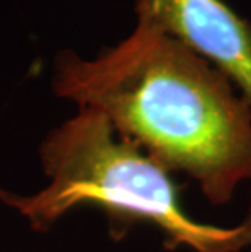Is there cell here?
Listing matches in <instances>:
<instances>
[{"label": "cell", "mask_w": 251, "mask_h": 252, "mask_svg": "<svg viewBox=\"0 0 251 252\" xmlns=\"http://www.w3.org/2000/svg\"><path fill=\"white\" fill-rule=\"evenodd\" d=\"M39 155L49 179L44 189L26 197L0 190V200L35 228H49L78 207H95L121 228L152 224L170 249L242 252L251 246V212L237 226L197 221L181 207L172 173L97 111L78 109L46 137Z\"/></svg>", "instance_id": "obj_2"}, {"label": "cell", "mask_w": 251, "mask_h": 252, "mask_svg": "<svg viewBox=\"0 0 251 252\" xmlns=\"http://www.w3.org/2000/svg\"><path fill=\"white\" fill-rule=\"evenodd\" d=\"M52 88L93 109L170 173L193 178L212 205L251 182V104L222 72L148 21L95 57H56Z\"/></svg>", "instance_id": "obj_1"}, {"label": "cell", "mask_w": 251, "mask_h": 252, "mask_svg": "<svg viewBox=\"0 0 251 252\" xmlns=\"http://www.w3.org/2000/svg\"><path fill=\"white\" fill-rule=\"evenodd\" d=\"M148 21L212 63L251 104V23L227 0H134Z\"/></svg>", "instance_id": "obj_3"}]
</instances>
